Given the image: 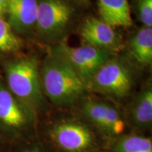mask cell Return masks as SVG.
Wrapping results in <instances>:
<instances>
[{
    "label": "cell",
    "mask_w": 152,
    "mask_h": 152,
    "mask_svg": "<svg viewBox=\"0 0 152 152\" xmlns=\"http://www.w3.org/2000/svg\"><path fill=\"white\" fill-rule=\"evenodd\" d=\"M38 136L55 152H90L107 149L109 143L80 117H63L52 121Z\"/></svg>",
    "instance_id": "cell-1"
},
{
    "label": "cell",
    "mask_w": 152,
    "mask_h": 152,
    "mask_svg": "<svg viewBox=\"0 0 152 152\" xmlns=\"http://www.w3.org/2000/svg\"><path fill=\"white\" fill-rule=\"evenodd\" d=\"M39 73L45 97L55 106L75 105L89 93L85 82L65 61L52 52L45 58Z\"/></svg>",
    "instance_id": "cell-2"
},
{
    "label": "cell",
    "mask_w": 152,
    "mask_h": 152,
    "mask_svg": "<svg viewBox=\"0 0 152 152\" xmlns=\"http://www.w3.org/2000/svg\"><path fill=\"white\" fill-rule=\"evenodd\" d=\"M38 115L0 80V141L7 145L38 136Z\"/></svg>",
    "instance_id": "cell-3"
},
{
    "label": "cell",
    "mask_w": 152,
    "mask_h": 152,
    "mask_svg": "<svg viewBox=\"0 0 152 152\" xmlns=\"http://www.w3.org/2000/svg\"><path fill=\"white\" fill-rule=\"evenodd\" d=\"M5 84L19 100L35 111L37 115L46 110L47 99L42 86L37 60L20 57L4 64Z\"/></svg>",
    "instance_id": "cell-4"
},
{
    "label": "cell",
    "mask_w": 152,
    "mask_h": 152,
    "mask_svg": "<svg viewBox=\"0 0 152 152\" xmlns=\"http://www.w3.org/2000/svg\"><path fill=\"white\" fill-rule=\"evenodd\" d=\"M77 104L80 116L92 125L109 144L130 132L124 114L115 104L87 96Z\"/></svg>",
    "instance_id": "cell-5"
},
{
    "label": "cell",
    "mask_w": 152,
    "mask_h": 152,
    "mask_svg": "<svg viewBox=\"0 0 152 152\" xmlns=\"http://www.w3.org/2000/svg\"><path fill=\"white\" fill-rule=\"evenodd\" d=\"M134 80L132 72L122 61L110 57L87 83L89 93H96L115 102L130 95Z\"/></svg>",
    "instance_id": "cell-6"
},
{
    "label": "cell",
    "mask_w": 152,
    "mask_h": 152,
    "mask_svg": "<svg viewBox=\"0 0 152 152\" xmlns=\"http://www.w3.org/2000/svg\"><path fill=\"white\" fill-rule=\"evenodd\" d=\"M51 52L65 61L86 85L95 71L112 55L107 51L87 45L74 47L65 43L56 45Z\"/></svg>",
    "instance_id": "cell-7"
},
{
    "label": "cell",
    "mask_w": 152,
    "mask_h": 152,
    "mask_svg": "<svg viewBox=\"0 0 152 152\" xmlns=\"http://www.w3.org/2000/svg\"><path fill=\"white\" fill-rule=\"evenodd\" d=\"M73 9L64 0H38L35 30L46 40H54L65 31Z\"/></svg>",
    "instance_id": "cell-8"
},
{
    "label": "cell",
    "mask_w": 152,
    "mask_h": 152,
    "mask_svg": "<svg viewBox=\"0 0 152 152\" xmlns=\"http://www.w3.org/2000/svg\"><path fill=\"white\" fill-rule=\"evenodd\" d=\"M87 45L113 54L122 48L121 37L111 26L100 19L91 17L85 20L80 30Z\"/></svg>",
    "instance_id": "cell-9"
},
{
    "label": "cell",
    "mask_w": 152,
    "mask_h": 152,
    "mask_svg": "<svg viewBox=\"0 0 152 152\" xmlns=\"http://www.w3.org/2000/svg\"><path fill=\"white\" fill-rule=\"evenodd\" d=\"M125 118L129 128L143 134L149 132L152 125V87L148 85L140 91L130 102Z\"/></svg>",
    "instance_id": "cell-10"
},
{
    "label": "cell",
    "mask_w": 152,
    "mask_h": 152,
    "mask_svg": "<svg viewBox=\"0 0 152 152\" xmlns=\"http://www.w3.org/2000/svg\"><path fill=\"white\" fill-rule=\"evenodd\" d=\"M38 0H7V21L17 33L26 35L35 29Z\"/></svg>",
    "instance_id": "cell-11"
},
{
    "label": "cell",
    "mask_w": 152,
    "mask_h": 152,
    "mask_svg": "<svg viewBox=\"0 0 152 152\" xmlns=\"http://www.w3.org/2000/svg\"><path fill=\"white\" fill-rule=\"evenodd\" d=\"M97 6L100 20L113 28L132 24L128 0H97Z\"/></svg>",
    "instance_id": "cell-12"
},
{
    "label": "cell",
    "mask_w": 152,
    "mask_h": 152,
    "mask_svg": "<svg viewBox=\"0 0 152 152\" xmlns=\"http://www.w3.org/2000/svg\"><path fill=\"white\" fill-rule=\"evenodd\" d=\"M129 50L132 58L141 65L152 61V28L143 27L131 37Z\"/></svg>",
    "instance_id": "cell-13"
},
{
    "label": "cell",
    "mask_w": 152,
    "mask_h": 152,
    "mask_svg": "<svg viewBox=\"0 0 152 152\" xmlns=\"http://www.w3.org/2000/svg\"><path fill=\"white\" fill-rule=\"evenodd\" d=\"M107 152H152L151 137L129 132L110 142Z\"/></svg>",
    "instance_id": "cell-14"
},
{
    "label": "cell",
    "mask_w": 152,
    "mask_h": 152,
    "mask_svg": "<svg viewBox=\"0 0 152 152\" xmlns=\"http://www.w3.org/2000/svg\"><path fill=\"white\" fill-rule=\"evenodd\" d=\"M23 41L7 19L0 17V56L14 54L22 49Z\"/></svg>",
    "instance_id": "cell-15"
},
{
    "label": "cell",
    "mask_w": 152,
    "mask_h": 152,
    "mask_svg": "<svg viewBox=\"0 0 152 152\" xmlns=\"http://www.w3.org/2000/svg\"><path fill=\"white\" fill-rule=\"evenodd\" d=\"M7 152H55L39 136L9 145Z\"/></svg>",
    "instance_id": "cell-16"
},
{
    "label": "cell",
    "mask_w": 152,
    "mask_h": 152,
    "mask_svg": "<svg viewBox=\"0 0 152 152\" xmlns=\"http://www.w3.org/2000/svg\"><path fill=\"white\" fill-rule=\"evenodd\" d=\"M137 9L144 27L152 28V0H138Z\"/></svg>",
    "instance_id": "cell-17"
},
{
    "label": "cell",
    "mask_w": 152,
    "mask_h": 152,
    "mask_svg": "<svg viewBox=\"0 0 152 152\" xmlns=\"http://www.w3.org/2000/svg\"><path fill=\"white\" fill-rule=\"evenodd\" d=\"M7 11V0H0V17L6 18Z\"/></svg>",
    "instance_id": "cell-18"
},
{
    "label": "cell",
    "mask_w": 152,
    "mask_h": 152,
    "mask_svg": "<svg viewBox=\"0 0 152 152\" xmlns=\"http://www.w3.org/2000/svg\"><path fill=\"white\" fill-rule=\"evenodd\" d=\"M8 145L0 141V152H7L8 151Z\"/></svg>",
    "instance_id": "cell-19"
},
{
    "label": "cell",
    "mask_w": 152,
    "mask_h": 152,
    "mask_svg": "<svg viewBox=\"0 0 152 152\" xmlns=\"http://www.w3.org/2000/svg\"><path fill=\"white\" fill-rule=\"evenodd\" d=\"M73 1H80V2H85V1H86L87 0H73Z\"/></svg>",
    "instance_id": "cell-20"
}]
</instances>
